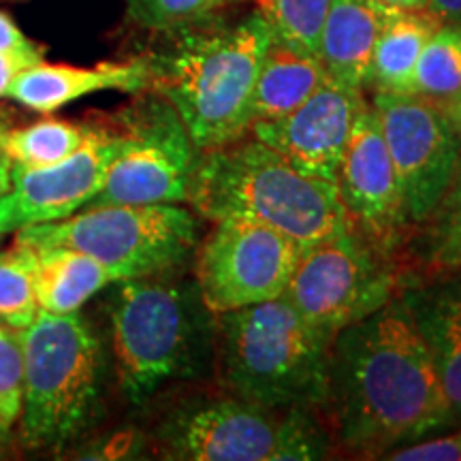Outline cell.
<instances>
[{"instance_id": "cell-5", "label": "cell", "mask_w": 461, "mask_h": 461, "mask_svg": "<svg viewBox=\"0 0 461 461\" xmlns=\"http://www.w3.org/2000/svg\"><path fill=\"white\" fill-rule=\"evenodd\" d=\"M112 339L122 395L132 406L176 380L194 376L207 350V308L197 285L131 278L115 282Z\"/></svg>"}, {"instance_id": "cell-9", "label": "cell", "mask_w": 461, "mask_h": 461, "mask_svg": "<svg viewBox=\"0 0 461 461\" xmlns=\"http://www.w3.org/2000/svg\"><path fill=\"white\" fill-rule=\"evenodd\" d=\"M126 143L86 207L184 203L199 149L163 96H149L122 115Z\"/></svg>"}, {"instance_id": "cell-18", "label": "cell", "mask_w": 461, "mask_h": 461, "mask_svg": "<svg viewBox=\"0 0 461 461\" xmlns=\"http://www.w3.org/2000/svg\"><path fill=\"white\" fill-rule=\"evenodd\" d=\"M402 297L434 357L442 389L461 417V278L412 286Z\"/></svg>"}, {"instance_id": "cell-2", "label": "cell", "mask_w": 461, "mask_h": 461, "mask_svg": "<svg viewBox=\"0 0 461 461\" xmlns=\"http://www.w3.org/2000/svg\"><path fill=\"white\" fill-rule=\"evenodd\" d=\"M186 201L207 221L263 224L302 248L355 227L336 182L299 171L250 135L199 152Z\"/></svg>"}, {"instance_id": "cell-35", "label": "cell", "mask_w": 461, "mask_h": 461, "mask_svg": "<svg viewBox=\"0 0 461 461\" xmlns=\"http://www.w3.org/2000/svg\"><path fill=\"white\" fill-rule=\"evenodd\" d=\"M380 3L389 5V7H395V9H411V11L428 9V0H380Z\"/></svg>"}, {"instance_id": "cell-31", "label": "cell", "mask_w": 461, "mask_h": 461, "mask_svg": "<svg viewBox=\"0 0 461 461\" xmlns=\"http://www.w3.org/2000/svg\"><path fill=\"white\" fill-rule=\"evenodd\" d=\"M428 9L442 24L461 26V0H428Z\"/></svg>"}, {"instance_id": "cell-34", "label": "cell", "mask_w": 461, "mask_h": 461, "mask_svg": "<svg viewBox=\"0 0 461 461\" xmlns=\"http://www.w3.org/2000/svg\"><path fill=\"white\" fill-rule=\"evenodd\" d=\"M442 109H445L448 122L453 124V129H455V132H457V137L461 141V96L459 99H455L453 103H448V105H445Z\"/></svg>"}, {"instance_id": "cell-3", "label": "cell", "mask_w": 461, "mask_h": 461, "mask_svg": "<svg viewBox=\"0 0 461 461\" xmlns=\"http://www.w3.org/2000/svg\"><path fill=\"white\" fill-rule=\"evenodd\" d=\"M176 41L148 58L149 90L176 109L199 152L250 132L252 92L274 34L255 11L235 26L171 32Z\"/></svg>"}, {"instance_id": "cell-16", "label": "cell", "mask_w": 461, "mask_h": 461, "mask_svg": "<svg viewBox=\"0 0 461 461\" xmlns=\"http://www.w3.org/2000/svg\"><path fill=\"white\" fill-rule=\"evenodd\" d=\"M152 73L148 58L129 62H101L95 67L37 65L26 67L15 75L7 96L32 112L51 113L68 103L105 90L141 95L149 90Z\"/></svg>"}, {"instance_id": "cell-6", "label": "cell", "mask_w": 461, "mask_h": 461, "mask_svg": "<svg viewBox=\"0 0 461 461\" xmlns=\"http://www.w3.org/2000/svg\"><path fill=\"white\" fill-rule=\"evenodd\" d=\"M22 338V436L31 447H62L84 429L99 402V339L79 312L45 310Z\"/></svg>"}, {"instance_id": "cell-8", "label": "cell", "mask_w": 461, "mask_h": 461, "mask_svg": "<svg viewBox=\"0 0 461 461\" xmlns=\"http://www.w3.org/2000/svg\"><path fill=\"white\" fill-rule=\"evenodd\" d=\"M397 280L380 244L353 227L303 248L285 299L310 325L333 338L397 295Z\"/></svg>"}, {"instance_id": "cell-11", "label": "cell", "mask_w": 461, "mask_h": 461, "mask_svg": "<svg viewBox=\"0 0 461 461\" xmlns=\"http://www.w3.org/2000/svg\"><path fill=\"white\" fill-rule=\"evenodd\" d=\"M165 451L188 461H288L303 445L302 408L276 412L229 395L184 408L163 429Z\"/></svg>"}, {"instance_id": "cell-14", "label": "cell", "mask_w": 461, "mask_h": 461, "mask_svg": "<svg viewBox=\"0 0 461 461\" xmlns=\"http://www.w3.org/2000/svg\"><path fill=\"white\" fill-rule=\"evenodd\" d=\"M363 105V92L327 77L297 109L282 118L255 122L248 135L272 148L299 171L336 182L339 160Z\"/></svg>"}, {"instance_id": "cell-33", "label": "cell", "mask_w": 461, "mask_h": 461, "mask_svg": "<svg viewBox=\"0 0 461 461\" xmlns=\"http://www.w3.org/2000/svg\"><path fill=\"white\" fill-rule=\"evenodd\" d=\"M14 184V163L5 152H0V199L11 190Z\"/></svg>"}, {"instance_id": "cell-1", "label": "cell", "mask_w": 461, "mask_h": 461, "mask_svg": "<svg viewBox=\"0 0 461 461\" xmlns=\"http://www.w3.org/2000/svg\"><path fill=\"white\" fill-rule=\"evenodd\" d=\"M327 412L346 451L387 459L457 419L402 295L331 339Z\"/></svg>"}, {"instance_id": "cell-17", "label": "cell", "mask_w": 461, "mask_h": 461, "mask_svg": "<svg viewBox=\"0 0 461 461\" xmlns=\"http://www.w3.org/2000/svg\"><path fill=\"white\" fill-rule=\"evenodd\" d=\"M389 9L380 0H331L316 51L327 77L346 88H367L372 54Z\"/></svg>"}, {"instance_id": "cell-4", "label": "cell", "mask_w": 461, "mask_h": 461, "mask_svg": "<svg viewBox=\"0 0 461 461\" xmlns=\"http://www.w3.org/2000/svg\"><path fill=\"white\" fill-rule=\"evenodd\" d=\"M221 376L230 395L285 412L325 406L330 336L285 295L216 314Z\"/></svg>"}, {"instance_id": "cell-32", "label": "cell", "mask_w": 461, "mask_h": 461, "mask_svg": "<svg viewBox=\"0 0 461 461\" xmlns=\"http://www.w3.org/2000/svg\"><path fill=\"white\" fill-rule=\"evenodd\" d=\"M26 67H28L26 62L15 60V58L0 54V99H3V96H7L9 86L15 79V75L20 71H24Z\"/></svg>"}, {"instance_id": "cell-23", "label": "cell", "mask_w": 461, "mask_h": 461, "mask_svg": "<svg viewBox=\"0 0 461 461\" xmlns=\"http://www.w3.org/2000/svg\"><path fill=\"white\" fill-rule=\"evenodd\" d=\"M86 135V126L48 118L24 129L0 131V152L7 154L15 167H45L71 157Z\"/></svg>"}, {"instance_id": "cell-20", "label": "cell", "mask_w": 461, "mask_h": 461, "mask_svg": "<svg viewBox=\"0 0 461 461\" xmlns=\"http://www.w3.org/2000/svg\"><path fill=\"white\" fill-rule=\"evenodd\" d=\"M327 79L319 56L272 39L252 92V124L291 113Z\"/></svg>"}, {"instance_id": "cell-13", "label": "cell", "mask_w": 461, "mask_h": 461, "mask_svg": "<svg viewBox=\"0 0 461 461\" xmlns=\"http://www.w3.org/2000/svg\"><path fill=\"white\" fill-rule=\"evenodd\" d=\"M124 143V131L88 129L86 141L71 157L45 167L14 165V184L0 199V235L62 221L88 205Z\"/></svg>"}, {"instance_id": "cell-36", "label": "cell", "mask_w": 461, "mask_h": 461, "mask_svg": "<svg viewBox=\"0 0 461 461\" xmlns=\"http://www.w3.org/2000/svg\"><path fill=\"white\" fill-rule=\"evenodd\" d=\"M9 436H11V428H9L7 423H5L3 419H0V455H3L5 448H7Z\"/></svg>"}, {"instance_id": "cell-37", "label": "cell", "mask_w": 461, "mask_h": 461, "mask_svg": "<svg viewBox=\"0 0 461 461\" xmlns=\"http://www.w3.org/2000/svg\"><path fill=\"white\" fill-rule=\"evenodd\" d=\"M0 238H3V235H0Z\"/></svg>"}, {"instance_id": "cell-27", "label": "cell", "mask_w": 461, "mask_h": 461, "mask_svg": "<svg viewBox=\"0 0 461 461\" xmlns=\"http://www.w3.org/2000/svg\"><path fill=\"white\" fill-rule=\"evenodd\" d=\"M137 26L157 32H177L205 24L235 0H124Z\"/></svg>"}, {"instance_id": "cell-25", "label": "cell", "mask_w": 461, "mask_h": 461, "mask_svg": "<svg viewBox=\"0 0 461 461\" xmlns=\"http://www.w3.org/2000/svg\"><path fill=\"white\" fill-rule=\"evenodd\" d=\"M423 227L420 257L425 267L438 276L461 272V171Z\"/></svg>"}, {"instance_id": "cell-21", "label": "cell", "mask_w": 461, "mask_h": 461, "mask_svg": "<svg viewBox=\"0 0 461 461\" xmlns=\"http://www.w3.org/2000/svg\"><path fill=\"white\" fill-rule=\"evenodd\" d=\"M440 24L428 9L391 7L374 48L367 86H372L374 92L412 95L420 51Z\"/></svg>"}, {"instance_id": "cell-7", "label": "cell", "mask_w": 461, "mask_h": 461, "mask_svg": "<svg viewBox=\"0 0 461 461\" xmlns=\"http://www.w3.org/2000/svg\"><path fill=\"white\" fill-rule=\"evenodd\" d=\"M17 244L65 246L105 265L118 280L152 278L199 244V222L180 203L84 207L82 214L17 230Z\"/></svg>"}, {"instance_id": "cell-15", "label": "cell", "mask_w": 461, "mask_h": 461, "mask_svg": "<svg viewBox=\"0 0 461 461\" xmlns=\"http://www.w3.org/2000/svg\"><path fill=\"white\" fill-rule=\"evenodd\" d=\"M339 201L355 227L376 244H389L406 227L402 188L372 105L357 113L336 176Z\"/></svg>"}, {"instance_id": "cell-19", "label": "cell", "mask_w": 461, "mask_h": 461, "mask_svg": "<svg viewBox=\"0 0 461 461\" xmlns=\"http://www.w3.org/2000/svg\"><path fill=\"white\" fill-rule=\"evenodd\" d=\"M34 261V295L39 310L51 314L79 312V308L118 276L105 265L84 252L65 246L32 248Z\"/></svg>"}, {"instance_id": "cell-30", "label": "cell", "mask_w": 461, "mask_h": 461, "mask_svg": "<svg viewBox=\"0 0 461 461\" xmlns=\"http://www.w3.org/2000/svg\"><path fill=\"white\" fill-rule=\"evenodd\" d=\"M0 54L26 62L28 67L43 60V51L37 48V43H32L22 32V28L7 14H3V11H0Z\"/></svg>"}, {"instance_id": "cell-24", "label": "cell", "mask_w": 461, "mask_h": 461, "mask_svg": "<svg viewBox=\"0 0 461 461\" xmlns=\"http://www.w3.org/2000/svg\"><path fill=\"white\" fill-rule=\"evenodd\" d=\"M34 261L31 246L17 244L0 252V322L26 330L39 314L34 295Z\"/></svg>"}, {"instance_id": "cell-12", "label": "cell", "mask_w": 461, "mask_h": 461, "mask_svg": "<svg viewBox=\"0 0 461 461\" xmlns=\"http://www.w3.org/2000/svg\"><path fill=\"white\" fill-rule=\"evenodd\" d=\"M370 105L393 158L408 224H423L461 171V141L445 109L417 95L374 92Z\"/></svg>"}, {"instance_id": "cell-22", "label": "cell", "mask_w": 461, "mask_h": 461, "mask_svg": "<svg viewBox=\"0 0 461 461\" xmlns=\"http://www.w3.org/2000/svg\"><path fill=\"white\" fill-rule=\"evenodd\" d=\"M412 95L445 107L461 96V26L440 24L425 43Z\"/></svg>"}, {"instance_id": "cell-26", "label": "cell", "mask_w": 461, "mask_h": 461, "mask_svg": "<svg viewBox=\"0 0 461 461\" xmlns=\"http://www.w3.org/2000/svg\"><path fill=\"white\" fill-rule=\"evenodd\" d=\"M330 3L331 0H258V14L272 28L276 41L316 56Z\"/></svg>"}, {"instance_id": "cell-29", "label": "cell", "mask_w": 461, "mask_h": 461, "mask_svg": "<svg viewBox=\"0 0 461 461\" xmlns=\"http://www.w3.org/2000/svg\"><path fill=\"white\" fill-rule=\"evenodd\" d=\"M387 459L397 461H461V429L440 438L414 442L402 447L389 455Z\"/></svg>"}, {"instance_id": "cell-28", "label": "cell", "mask_w": 461, "mask_h": 461, "mask_svg": "<svg viewBox=\"0 0 461 461\" xmlns=\"http://www.w3.org/2000/svg\"><path fill=\"white\" fill-rule=\"evenodd\" d=\"M15 327L0 322V419L14 428L24 402V338Z\"/></svg>"}, {"instance_id": "cell-10", "label": "cell", "mask_w": 461, "mask_h": 461, "mask_svg": "<svg viewBox=\"0 0 461 461\" xmlns=\"http://www.w3.org/2000/svg\"><path fill=\"white\" fill-rule=\"evenodd\" d=\"M302 252L297 241L263 224L216 221L194 261L201 302L216 316L282 297Z\"/></svg>"}]
</instances>
